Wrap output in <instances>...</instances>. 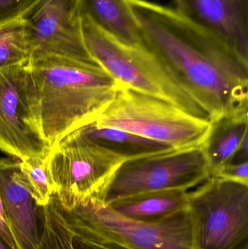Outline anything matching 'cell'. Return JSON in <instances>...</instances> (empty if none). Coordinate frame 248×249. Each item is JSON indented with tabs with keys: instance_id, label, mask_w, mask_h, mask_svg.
<instances>
[{
	"instance_id": "6da1fadb",
	"label": "cell",
	"mask_w": 248,
	"mask_h": 249,
	"mask_svg": "<svg viewBox=\"0 0 248 249\" xmlns=\"http://www.w3.org/2000/svg\"><path fill=\"white\" fill-rule=\"evenodd\" d=\"M144 48L206 111L210 121L248 112V64L173 8L127 0Z\"/></svg>"
},
{
	"instance_id": "7a4b0ae2",
	"label": "cell",
	"mask_w": 248,
	"mask_h": 249,
	"mask_svg": "<svg viewBox=\"0 0 248 249\" xmlns=\"http://www.w3.org/2000/svg\"><path fill=\"white\" fill-rule=\"evenodd\" d=\"M38 125L50 146L96 121L121 83L103 68L59 56L26 65Z\"/></svg>"
},
{
	"instance_id": "3957f363",
	"label": "cell",
	"mask_w": 248,
	"mask_h": 249,
	"mask_svg": "<svg viewBox=\"0 0 248 249\" xmlns=\"http://www.w3.org/2000/svg\"><path fill=\"white\" fill-rule=\"evenodd\" d=\"M51 202L74 235L85 241L126 249H195L187 208L160 222H144L119 214L100 200L70 209L63 207L54 195Z\"/></svg>"
},
{
	"instance_id": "277c9868",
	"label": "cell",
	"mask_w": 248,
	"mask_h": 249,
	"mask_svg": "<svg viewBox=\"0 0 248 249\" xmlns=\"http://www.w3.org/2000/svg\"><path fill=\"white\" fill-rule=\"evenodd\" d=\"M167 143L176 149L202 146L211 121L121 84L94 122Z\"/></svg>"
},
{
	"instance_id": "5b68a950",
	"label": "cell",
	"mask_w": 248,
	"mask_h": 249,
	"mask_svg": "<svg viewBox=\"0 0 248 249\" xmlns=\"http://www.w3.org/2000/svg\"><path fill=\"white\" fill-rule=\"evenodd\" d=\"M81 22L87 51L115 80L211 121L206 111L144 46L130 47L117 42L100 31L85 16H81Z\"/></svg>"
},
{
	"instance_id": "8992f818",
	"label": "cell",
	"mask_w": 248,
	"mask_h": 249,
	"mask_svg": "<svg viewBox=\"0 0 248 249\" xmlns=\"http://www.w3.org/2000/svg\"><path fill=\"white\" fill-rule=\"evenodd\" d=\"M54 196L66 209L104 200L122 156L83 135L79 129L51 146L46 158Z\"/></svg>"
},
{
	"instance_id": "52a82bcc",
	"label": "cell",
	"mask_w": 248,
	"mask_h": 249,
	"mask_svg": "<svg viewBox=\"0 0 248 249\" xmlns=\"http://www.w3.org/2000/svg\"><path fill=\"white\" fill-rule=\"evenodd\" d=\"M188 192L195 249H248V184L211 176Z\"/></svg>"
},
{
	"instance_id": "ba28073f",
	"label": "cell",
	"mask_w": 248,
	"mask_h": 249,
	"mask_svg": "<svg viewBox=\"0 0 248 249\" xmlns=\"http://www.w3.org/2000/svg\"><path fill=\"white\" fill-rule=\"evenodd\" d=\"M211 177L202 146L127 160L112 177L103 202L147 192L189 191Z\"/></svg>"
},
{
	"instance_id": "9c48e42d",
	"label": "cell",
	"mask_w": 248,
	"mask_h": 249,
	"mask_svg": "<svg viewBox=\"0 0 248 249\" xmlns=\"http://www.w3.org/2000/svg\"><path fill=\"white\" fill-rule=\"evenodd\" d=\"M27 63L0 70V150L20 161L45 159L51 149L35 118Z\"/></svg>"
},
{
	"instance_id": "30bf717a",
	"label": "cell",
	"mask_w": 248,
	"mask_h": 249,
	"mask_svg": "<svg viewBox=\"0 0 248 249\" xmlns=\"http://www.w3.org/2000/svg\"><path fill=\"white\" fill-rule=\"evenodd\" d=\"M21 19L29 60L53 55L101 67L86 48L77 0H39Z\"/></svg>"
},
{
	"instance_id": "8fae6325",
	"label": "cell",
	"mask_w": 248,
	"mask_h": 249,
	"mask_svg": "<svg viewBox=\"0 0 248 249\" xmlns=\"http://www.w3.org/2000/svg\"><path fill=\"white\" fill-rule=\"evenodd\" d=\"M19 160L0 158V196L6 223L17 249H37L47 222V206L36 203L16 177Z\"/></svg>"
},
{
	"instance_id": "7c38bea8",
	"label": "cell",
	"mask_w": 248,
	"mask_h": 249,
	"mask_svg": "<svg viewBox=\"0 0 248 249\" xmlns=\"http://www.w3.org/2000/svg\"><path fill=\"white\" fill-rule=\"evenodd\" d=\"M174 10L248 64V0H172Z\"/></svg>"
},
{
	"instance_id": "4fadbf2b",
	"label": "cell",
	"mask_w": 248,
	"mask_h": 249,
	"mask_svg": "<svg viewBox=\"0 0 248 249\" xmlns=\"http://www.w3.org/2000/svg\"><path fill=\"white\" fill-rule=\"evenodd\" d=\"M81 16L100 31L130 47H142L138 22L127 0H77Z\"/></svg>"
},
{
	"instance_id": "5bb4252c",
	"label": "cell",
	"mask_w": 248,
	"mask_h": 249,
	"mask_svg": "<svg viewBox=\"0 0 248 249\" xmlns=\"http://www.w3.org/2000/svg\"><path fill=\"white\" fill-rule=\"evenodd\" d=\"M188 192L159 190L128 196L106 203L128 219L144 222L164 220L187 208Z\"/></svg>"
},
{
	"instance_id": "9a60e30c",
	"label": "cell",
	"mask_w": 248,
	"mask_h": 249,
	"mask_svg": "<svg viewBox=\"0 0 248 249\" xmlns=\"http://www.w3.org/2000/svg\"><path fill=\"white\" fill-rule=\"evenodd\" d=\"M248 138V112L224 115L211 121L202 146L211 176L216 174L231 159Z\"/></svg>"
},
{
	"instance_id": "2e32d148",
	"label": "cell",
	"mask_w": 248,
	"mask_h": 249,
	"mask_svg": "<svg viewBox=\"0 0 248 249\" xmlns=\"http://www.w3.org/2000/svg\"><path fill=\"white\" fill-rule=\"evenodd\" d=\"M89 139L122 156L125 160L173 150L170 145L121 129L90 124L79 128Z\"/></svg>"
},
{
	"instance_id": "e0dca14e",
	"label": "cell",
	"mask_w": 248,
	"mask_h": 249,
	"mask_svg": "<svg viewBox=\"0 0 248 249\" xmlns=\"http://www.w3.org/2000/svg\"><path fill=\"white\" fill-rule=\"evenodd\" d=\"M16 177L36 203L47 206L54 195L46 158H34L20 161Z\"/></svg>"
},
{
	"instance_id": "ac0fdd59",
	"label": "cell",
	"mask_w": 248,
	"mask_h": 249,
	"mask_svg": "<svg viewBox=\"0 0 248 249\" xmlns=\"http://www.w3.org/2000/svg\"><path fill=\"white\" fill-rule=\"evenodd\" d=\"M29 61L21 18L0 26V70Z\"/></svg>"
},
{
	"instance_id": "d6986e66",
	"label": "cell",
	"mask_w": 248,
	"mask_h": 249,
	"mask_svg": "<svg viewBox=\"0 0 248 249\" xmlns=\"http://www.w3.org/2000/svg\"><path fill=\"white\" fill-rule=\"evenodd\" d=\"M46 206V228L37 249H73L74 234L54 207L51 200Z\"/></svg>"
},
{
	"instance_id": "ffe728a7",
	"label": "cell",
	"mask_w": 248,
	"mask_h": 249,
	"mask_svg": "<svg viewBox=\"0 0 248 249\" xmlns=\"http://www.w3.org/2000/svg\"><path fill=\"white\" fill-rule=\"evenodd\" d=\"M39 0H0V26L20 18Z\"/></svg>"
},
{
	"instance_id": "44dd1931",
	"label": "cell",
	"mask_w": 248,
	"mask_h": 249,
	"mask_svg": "<svg viewBox=\"0 0 248 249\" xmlns=\"http://www.w3.org/2000/svg\"><path fill=\"white\" fill-rule=\"evenodd\" d=\"M213 176L248 184V162L239 164H226L216 174Z\"/></svg>"
},
{
	"instance_id": "7402d4cb",
	"label": "cell",
	"mask_w": 248,
	"mask_h": 249,
	"mask_svg": "<svg viewBox=\"0 0 248 249\" xmlns=\"http://www.w3.org/2000/svg\"><path fill=\"white\" fill-rule=\"evenodd\" d=\"M73 249H126L113 244L104 242H90L74 235Z\"/></svg>"
},
{
	"instance_id": "603a6c76",
	"label": "cell",
	"mask_w": 248,
	"mask_h": 249,
	"mask_svg": "<svg viewBox=\"0 0 248 249\" xmlns=\"http://www.w3.org/2000/svg\"><path fill=\"white\" fill-rule=\"evenodd\" d=\"M0 234L2 235L3 238L15 248L17 249L14 240L12 236L11 232L6 223L5 218H4V212H3L2 202H1V196H0Z\"/></svg>"
},
{
	"instance_id": "cb8c5ba5",
	"label": "cell",
	"mask_w": 248,
	"mask_h": 249,
	"mask_svg": "<svg viewBox=\"0 0 248 249\" xmlns=\"http://www.w3.org/2000/svg\"><path fill=\"white\" fill-rule=\"evenodd\" d=\"M0 249H17L10 245L4 238L2 235L0 234Z\"/></svg>"
}]
</instances>
